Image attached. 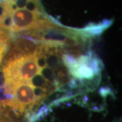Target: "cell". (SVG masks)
<instances>
[{
	"label": "cell",
	"instance_id": "6da1fadb",
	"mask_svg": "<svg viewBox=\"0 0 122 122\" xmlns=\"http://www.w3.org/2000/svg\"><path fill=\"white\" fill-rule=\"evenodd\" d=\"M10 35L4 29L0 32V65L7 51L8 46Z\"/></svg>",
	"mask_w": 122,
	"mask_h": 122
}]
</instances>
